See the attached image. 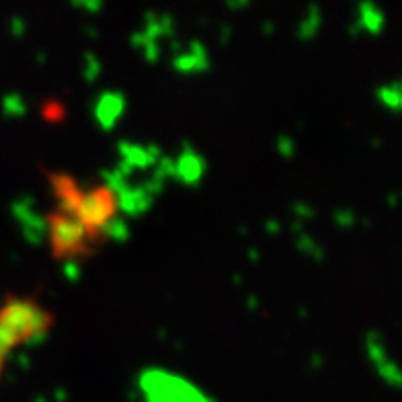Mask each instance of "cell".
Instances as JSON below:
<instances>
[{
	"label": "cell",
	"instance_id": "cell-2",
	"mask_svg": "<svg viewBox=\"0 0 402 402\" xmlns=\"http://www.w3.org/2000/svg\"><path fill=\"white\" fill-rule=\"evenodd\" d=\"M54 316L35 300H10L0 306V375L8 355L50 331Z\"/></svg>",
	"mask_w": 402,
	"mask_h": 402
},
{
	"label": "cell",
	"instance_id": "cell-1",
	"mask_svg": "<svg viewBox=\"0 0 402 402\" xmlns=\"http://www.w3.org/2000/svg\"><path fill=\"white\" fill-rule=\"evenodd\" d=\"M56 209L50 216L52 251L60 259H76L111 234L117 203L107 187H80L72 177L52 179Z\"/></svg>",
	"mask_w": 402,
	"mask_h": 402
}]
</instances>
